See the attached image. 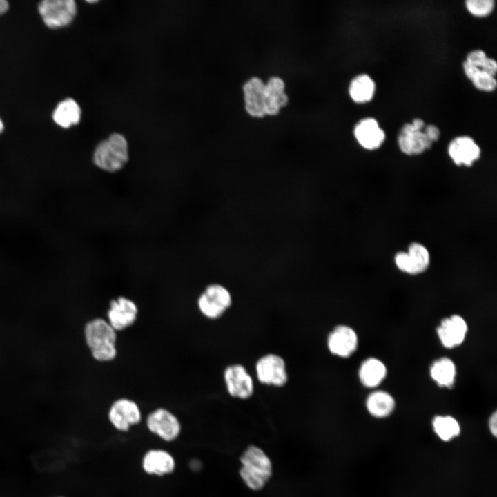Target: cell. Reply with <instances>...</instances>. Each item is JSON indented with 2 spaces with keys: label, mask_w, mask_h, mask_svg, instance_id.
Listing matches in <instances>:
<instances>
[{
  "label": "cell",
  "mask_w": 497,
  "mask_h": 497,
  "mask_svg": "<svg viewBox=\"0 0 497 497\" xmlns=\"http://www.w3.org/2000/svg\"><path fill=\"white\" fill-rule=\"evenodd\" d=\"M85 342L92 358L99 362H110L117 356V333L108 321L96 318L84 327Z\"/></svg>",
  "instance_id": "obj_1"
},
{
  "label": "cell",
  "mask_w": 497,
  "mask_h": 497,
  "mask_svg": "<svg viewBox=\"0 0 497 497\" xmlns=\"http://www.w3.org/2000/svg\"><path fill=\"white\" fill-rule=\"evenodd\" d=\"M240 474L246 485L252 490L262 489L272 474V465L268 456L260 447L249 446L240 458Z\"/></svg>",
  "instance_id": "obj_2"
},
{
  "label": "cell",
  "mask_w": 497,
  "mask_h": 497,
  "mask_svg": "<svg viewBox=\"0 0 497 497\" xmlns=\"http://www.w3.org/2000/svg\"><path fill=\"white\" fill-rule=\"evenodd\" d=\"M128 157L126 139L123 135L114 133L98 144L93 153L92 161L101 170L115 173L124 167Z\"/></svg>",
  "instance_id": "obj_3"
},
{
  "label": "cell",
  "mask_w": 497,
  "mask_h": 497,
  "mask_svg": "<svg viewBox=\"0 0 497 497\" xmlns=\"http://www.w3.org/2000/svg\"><path fill=\"white\" fill-rule=\"evenodd\" d=\"M39 13L50 28H59L69 25L77 14L74 0H43L38 5Z\"/></svg>",
  "instance_id": "obj_4"
},
{
  "label": "cell",
  "mask_w": 497,
  "mask_h": 497,
  "mask_svg": "<svg viewBox=\"0 0 497 497\" xmlns=\"http://www.w3.org/2000/svg\"><path fill=\"white\" fill-rule=\"evenodd\" d=\"M232 302L229 291L220 284H211L206 287L197 300L199 311L209 319L220 318Z\"/></svg>",
  "instance_id": "obj_5"
},
{
  "label": "cell",
  "mask_w": 497,
  "mask_h": 497,
  "mask_svg": "<svg viewBox=\"0 0 497 497\" xmlns=\"http://www.w3.org/2000/svg\"><path fill=\"white\" fill-rule=\"evenodd\" d=\"M146 425L151 433L167 442L176 440L182 431L178 418L165 408H157L148 413Z\"/></svg>",
  "instance_id": "obj_6"
},
{
  "label": "cell",
  "mask_w": 497,
  "mask_h": 497,
  "mask_svg": "<svg viewBox=\"0 0 497 497\" xmlns=\"http://www.w3.org/2000/svg\"><path fill=\"white\" fill-rule=\"evenodd\" d=\"M396 266L409 275H418L425 272L430 264L428 249L421 243L411 242L406 251L397 252L393 257Z\"/></svg>",
  "instance_id": "obj_7"
},
{
  "label": "cell",
  "mask_w": 497,
  "mask_h": 497,
  "mask_svg": "<svg viewBox=\"0 0 497 497\" xmlns=\"http://www.w3.org/2000/svg\"><path fill=\"white\" fill-rule=\"evenodd\" d=\"M112 426L120 432H126L142 421V412L133 400L121 398L113 402L108 413Z\"/></svg>",
  "instance_id": "obj_8"
},
{
  "label": "cell",
  "mask_w": 497,
  "mask_h": 497,
  "mask_svg": "<svg viewBox=\"0 0 497 497\" xmlns=\"http://www.w3.org/2000/svg\"><path fill=\"white\" fill-rule=\"evenodd\" d=\"M245 108L255 117L269 114V97L266 84L259 77H251L243 86Z\"/></svg>",
  "instance_id": "obj_9"
},
{
  "label": "cell",
  "mask_w": 497,
  "mask_h": 497,
  "mask_svg": "<svg viewBox=\"0 0 497 497\" xmlns=\"http://www.w3.org/2000/svg\"><path fill=\"white\" fill-rule=\"evenodd\" d=\"M258 380L265 384L282 387L288 380L286 364L282 358L267 354L260 358L255 366Z\"/></svg>",
  "instance_id": "obj_10"
},
{
  "label": "cell",
  "mask_w": 497,
  "mask_h": 497,
  "mask_svg": "<svg viewBox=\"0 0 497 497\" xmlns=\"http://www.w3.org/2000/svg\"><path fill=\"white\" fill-rule=\"evenodd\" d=\"M137 315V304L124 296L112 300L107 312L108 322L116 331H123L132 326Z\"/></svg>",
  "instance_id": "obj_11"
},
{
  "label": "cell",
  "mask_w": 497,
  "mask_h": 497,
  "mask_svg": "<svg viewBox=\"0 0 497 497\" xmlns=\"http://www.w3.org/2000/svg\"><path fill=\"white\" fill-rule=\"evenodd\" d=\"M447 152L457 166H471L479 159L481 150L475 140L466 135L458 136L449 144Z\"/></svg>",
  "instance_id": "obj_12"
},
{
  "label": "cell",
  "mask_w": 497,
  "mask_h": 497,
  "mask_svg": "<svg viewBox=\"0 0 497 497\" xmlns=\"http://www.w3.org/2000/svg\"><path fill=\"white\" fill-rule=\"evenodd\" d=\"M224 378L227 391L231 396L246 399L253 394V379L242 365L228 366L224 371Z\"/></svg>",
  "instance_id": "obj_13"
},
{
  "label": "cell",
  "mask_w": 497,
  "mask_h": 497,
  "mask_svg": "<svg viewBox=\"0 0 497 497\" xmlns=\"http://www.w3.org/2000/svg\"><path fill=\"white\" fill-rule=\"evenodd\" d=\"M358 338L355 331L347 325H338L329 333L327 347L329 351L340 358H348L357 349Z\"/></svg>",
  "instance_id": "obj_14"
},
{
  "label": "cell",
  "mask_w": 497,
  "mask_h": 497,
  "mask_svg": "<svg viewBox=\"0 0 497 497\" xmlns=\"http://www.w3.org/2000/svg\"><path fill=\"white\" fill-rule=\"evenodd\" d=\"M141 465L146 474L156 476L171 474L176 468V461L172 454L159 448L146 451L142 458Z\"/></svg>",
  "instance_id": "obj_15"
},
{
  "label": "cell",
  "mask_w": 497,
  "mask_h": 497,
  "mask_svg": "<svg viewBox=\"0 0 497 497\" xmlns=\"http://www.w3.org/2000/svg\"><path fill=\"white\" fill-rule=\"evenodd\" d=\"M437 335L446 348H454L461 344L467 333V324L463 318L453 315L443 319L437 328Z\"/></svg>",
  "instance_id": "obj_16"
},
{
  "label": "cell",
  "mask_w": 497,
  "mask_h": 497,
  "mask_svg": "<svg viewBox=\"0 0 497 497\" xmlns=\"http://www.w3.org/2000/svg\"><path fill=\"white\" fill-rule=\"evenodd\" d=\"M400 150L407 155H418L431 148L433 143L422 130L413 127L411 123L405 124L398 135Z\"/></svg>",
  "instance_id": "obj_17"
},
{
  "label": "cell",
  "mask_w": 497,
  "mask_h": 497,
  "mask_svg": "<svg viewBox=\"0 0 497 497\" xmlns=\"http://www.w3.org/2000/svg\"><path fill=\"white\" fill-rule=\"evenodd\" d=\"M353 134L358 144L369 150L379 148L385 140L384 130L373 117L360 120L354 127Z\"/></svg>",
  "instance_id": "obj_18"
},
{
  "label": "cell",
  "mask_w": 497,
  "mask_h": 497,
  "mask_svg": "<svg viewBox=\"0 0 497 497\" xmlns=\"http://www.w3.org/2000/svg\"><path fill=\"white\" fill-rule=\"evenodd\" d=\"M387 369L379 359L369 358L361 364L358 376L360 382L369 388L376 387L385 378Z\"/></svg>",
  "instance_id": "obj_19"
},
{
  "label": "cell",
  "mask_w": 497,
  "mask_h": 497,
  "mask_svg": "<svg viewBox=\"0 0 497 497\" xmlns=\"http://www.w3.org/2000/svg\"><path fill=\"white\" fill-rule=\"evenodd\" d=\"M430 376L432 380L441 387H450L454 385L456 376V368L454 362L447 357L436 360L430 367Z\"/></svg>",
  "instance_id": "obj_20"
},
{
  "label": "cell",
  "mask_w": 497,
  "mask_h": 497,
  "mask_svg": "<svg viewBox=\"0 0 497 497\" xmlns=\"http://www.w3.org/2000/svg\"><path fill=\"white\" fill-rule=\"evenodd\" d=\"M80 107L71 98L66 99L59 103L52 113L54 121L65 128L77 124L80 121Z\"/></svg>",
  "instance_id": "obj_21"
},
{
  "label": "cell",
  "mask_w": 497,
  "mask_h": 497,
  "mask_svg": "<svg viewBox=\"0 0 497 497\" xmlns=\"http://www.w3.org/2000/svg\"><path fill=\"white\" fill-rule=\"evenodd\" d=\"M366 407L369 413L374 417L384 418L393 411L395 400L388 392L376 391L367 397Z\"/></svg>",
  "instance_id": "obj_22"
},
{
  "label": "cell",
  "mask_w": 497,
  "mask_h": 497,
  "mask_svg": "<svg viewBox=\"0 0 497 497\" xmlns=\"http://www.w3.org/2000/svg\"><path fill=\"white\" fill-rule=\"evenodd\" d=\"M376 91L374 81L367 74L355 76L351 81L349 92L356 103H366L371 100Z\"/></svg>",
  "instance_id": "obj_23"
},
{
  "label": "cell",
  "mask_w": 497,
  "mask_h": 497,
  "mask_svg": "<svg viewBox=\"0 0 497 497\" xmlns=\"http://www.w3.org/2000/svg\"><path fill=\"white\" fill-rule=\"evenodd\" d=\"M265 84L269 95V115H277L289 101L284 82L278 77H271Z\"/></svg>",
  "instance_id": "obj_24"
},
{
  "label": "cell",
  "mask_w": 497,
  "mask_h": 497,
  "mask_svg": "<svg viewBox=\"0 0 497 497\" xmlns=\"http://www.w3.org/2000/svg\"><path fill=\"white\" fill-rule=\"evenodd\" d=\"M435 433L444 441H449L459 435L460 427L458 421L450 416H436L432 422Z\"/></svg>",
  "instance_id": "obj_25"
},
{
  "label": "cell",
  "mask_w": 497,
  "mask_h": 497,
  "mask_svg": "<svg viewBox=\"0 0 497 497\" xmlns=\"http://www.w3.org/2000/svg\"><path fill=\"white\" fill-rule=\"evenodd\" d=\"M468 11L476 17H485L489 14L494 8V0H467L465 1Z\"/></svg>",
  "instance_id": "obj_26"
},
{
  "label": "cell",
  "mask_w": 497,
  "mask_h": 497,
  "mask_svg": "<svg viewBox=\"0 0 497 497\" xmlns=\"http://www.w3.org/2000/svg\"><path fill=\"white\" fill-rule=\"evenodd\" d=\"M471 81L477 89L485 92L494 91L497 86L494 77L489 75L480 70L474 75Z\"/></svg>",
  "instance_id": "obj_27"
},
{
  "label": "cell",
  "mask_w": 497,
  "mask_h": 497,
  "mask_svg": "<svg viewBox=\"0 0 497 497\" xmlns=\"http://www.w3.org/2000/svg\"><path fill=\"white\" fill-rule=\"evenodd\" d=\"M487 58L483 50H474L467 54L465 61L480 69Z\"/></svg>",
  "instance_id": "obj_28"
},
{
  "label": "cell",
  "mask_w": 497,
  "mask_h": 497,
  "mask_svg": "<svg viewBox=\"0 0 497 497\" xmlns=\"http://www.w3.org/2000/svg\"><path fill=\"white\" fill-rule=\"evenodd\" d=\"M423 133L426 135V137L432 142H436L438 140L440 135V132L439 128L433 124H428L426 125L423 130Z\"/></svg>",
  "instance_id": "obj_29"
},
{
  "label": "cell",
  "mask_w": 497,
  "mask_h": 497,
  "mask_svg": "<svg viewBox=\"0 0 497 497\" xmlns=\"http://www.w3.org/2000/svg\"><path fill=\"white\" fill-rule=\"evenodd\" d=\"M480 70L489 75L494 77L497 72V64L496 61L494 59L487 57Z\"/></svg>",
  "instance_id": "obj_30"
},
{
  "label": "cell",
  "mask_w": 497,
  "mask_h": 497,
  "mask_svg": "<svg viewBox=\"0 0 497 497\" xmlns=\"http://www.w3.org/2000/svg\"><path fill=\"white\" fill-rule=\"evenodd\" d=\"M462 68L465 75L470 80L474 76V75L480 70L478 68L473 66L472 64L468 63L466 61H463Z\"/></svg>",
  "instance_id": "obj_31"
},
{
  "label": "cell",
  "mask_w": 497,
  "mask_h": 497,
  "mask_svg": "<svg viewBox=\"0 0 497 497\" xmlns=\"http://www.w3.org/2000/svg\"><path fill=\"white\" fill-rule=\"evenodd\" d=\"M489 427L491 433L496 436L497 433V414L494 412L489 420Z\"/></svg>",
  "instance_id": "obj_32"
},
{
  "label": "cell",
  "mask_w": 497,
  "mask_h": 497,
  "mask_svg": "<svg viewBox=\"0 0 497 497\" xmlns=\"http://www.w3.org/2000/svg\"><path fill=\"white\" fill-rule=\"evenodd\" d=\"M188 466L193 471H199L202 467V462L197 458H193L189 461Z\"/></svg>",
  "instance_id": "obj_33"
},
{
  "label": "cell",
  "mask_w": 497,
  "mask_h": 497,
  "mask_svg": "<svg viewBox=\"0 0 497 497\" xmlns=\"http://www.w3.org/2000/svg\"><path fill=\"white\" fill-rule=\"evenodd\" d=\"M9 8L8 1L5 0H0V15L7 12Z\"/></svg>",
  "instance_id": "obj_34"
},
{
  "label": "cell",
  "mask_w": 497,
  "mask_h": 497,
  "mask_svg": "<svg viewBox=\"0 0 497 497\" xmlns=\"http://www.w3.org/2000/svg\"><path fill=\"white\" fill-rule=\"evenodd\" d=\"M3 128H4L3 124L1 121V119H0V133H2V131L3 130Z\"/></svg>",
  "instance_id": "obj_35"
},
{
  "label": "cell",
  "mask_w": 497,
  "mask_h": 497,
  "mask_svg": "<svg viewBox=\"0 0 497 497\" xmlns=\"http://www.w3.org/2000/svg\"><path fill=\"white\" fill-rule=\"evenodd\" d=\"M88 3H95L97 2V1H87Z\"/></svg>",
  "instance_id": "obj_36"
}]
</instances>
